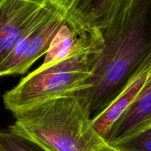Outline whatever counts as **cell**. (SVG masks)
<instances>
[{
    "mask_svg": "<svg viewBox=\"0 0 151 151\" xmlns=\"http://www.w3.org/2000/svg\"><path fill=\"white\" fill-rule=\"evenodd\" d=\"M103 47L89 80L85 98L91 117L119 94L151 52V0H131L101 31Z\"/></svg>",
    "mask_w": 151,
    "mask_h": 151,
    "instance_id": "1",
    "label": "cell"
},
{
    "mask_svg": "<svg viewBox=\"0 0 151 151\" xmlns=\"http://www.w3.org/2000/svg\"><path fill=\"white\" fill-rule=\"evenodd\" d=\"M9 131L44 151H98L103 138L91 126L89 107L79 93L61 96L13 114Z\"/></svg>",
    "mask_w": 151,
    "mask_h": 151,
    "instance_id": "2",
    "label": "cell"
},
{
    "mask_svg": "<svg viewBox=\"0 0 151 151\" xmlns=\"http://www.w3.org/2000/svg\"><path fill=\"white\" fill-rule=\"evenodd\" d=\"M103 47L101 31L88 32L67 58L44 69L37 68L5 92V108L13 114L46 101L88 90Z\"/></svg>",
    "mask_w": 151,
    "mask_h": 151,
    "instance_id": "3",
    "label": "cell"
},
{
    "mask_svg": "<svg viewBox=\"0 0 151 151\" xmlns=\"http://www.w3.org/2000/svg\"><path fill=\"white\" fill-rule=\"evenodd\" d=\"M130 0H49L66 18V23L79 35L102 31L119 9Z\"/></svg>",
    "mask_w": 151,
    "mask_h": 151,
    "instance_id": "4",
    "label": "cell"
},
{
    "mask_svg": "<svg viewBox=\"0 0 151 151\" xmlns=\"http://www.w3.org/2000/svg\"><path fill=\"white\" fill-rule=\"evenodd\" d=\"M150 73L151 52L142 62L115 99L91 118V126L104 140L107 139L115 123L142 91Z\"/></svg>",
    "mask_w": 151,
    "mask_h": 151,
    "instance_id": "5",
    "label": "cell"
},
{
    "mask_svg": "<svg viewBox=\"0 0 151 151\" xmlns=\"http://www.w3.org/2000/svg\"><path fill=\"white\" fill-rule=\"evenodd\" d=\"M43 6L27 0L0 1V64Z\"/></svg>",
    "mask_w": 151,
    "mask_h": 151,
    "instance_id": "6",
    "label": "cell"
},
{
    "mask_svg": "<svg viewBox=\"0 0 151 151\" xmlns=\"http://www.w3.org/2000/svg\"><path fill=\"white\" fill-rule=\"evenodd\" d=\"M151 123V73L147 83L111 130L106 142L114 146L142 130Z\"/></svg>",
    "mask_w": 151,
    "mask_h": 151,
    "instance_id": "7",
    "label": "cell"
},
{
    "mask_svg": "<svg viewBox=\"0 0 151 151\" xmlns=\"http://www.w3.org/2000/svg\"><path fill=\"white\" fill-rule=\"evenodd\" d=\"M66 22L64 15L55 7L51 16L32 36L16 70V75H23L27 72L31 66L47 53L52 40Z\"/></svg>",
    "mask_w": 151,
    "mask_h": 151,
    "instance_id": "8",
    "label": "cell"
},
{
    "mask_svg": "<svg viewBox=\"0 0 151 151\" xmlns=\"http://www.w3.org/2000/svg\"><path fill=\"white\" fill-rule=\"evenodd\" d=\"M54 5L47 3L28 25L7 57L0 64V77L16 75V70L26 52L29 41L35 31L44 23L54 11Z\"/></svg>",
    "mask_w": 151,
    "mask_h": 151,
    "instance_id": "9",
    "label": "cell"
},
{
    "mask_svg": "<svg viewBox=\"0 0 151 151\" xmlns=\"http://www.w3.org/2000/svg\"><path fill=\"white\" fill-rule=\"evenodd\" d=\"M88 32L79 35L67 23L62 25L50 44L44 60L38 69L42 70L67 58Z\"/></svg>",
    "mask_w": 151,
    "mask_h": 151,
    "instance_id": "10",
    "label": "cell"
},
{
    "mask_svg": "<svg viewBox=\"0 0 151 151\" xmlns=\"http://www.w3.org/2000/svg\"><path fill=\"white\" fill-rule=\"evenodd\" d=\"M0 151H44L35 144L7 130H0Z\"/></svg>",
    "mask_w": 151,
    "mask_h": 151,
    "instance_id": "11",
    "label": "cell"
},
{
    "mask_svg": "<svg viewBox=\"0 0 151 151\" xmlns=\"http://www.w3.org/2000/svg\"><path fill=\"white\" fill-rule=\"evenodd\" d=\"M114 147L125 151H151V127Z\"/></svg>",
    "mask_w": 151,
    "mask_h": 151,
    "instance_id": "12",
    "label": "cell"
},
{
    "mask_svg": "<svg viewBox=\"0 0 151 151\" xmlns=\"http://www.w3.org/2000/svg\"><path fill=\"white\" fill-rule=\"evenodd\" d=\"M98 151H125L116 147L109 144L103 139H101L98 146Z\"/></svg>",
    "mask_w": 151,
    "mask_h": 151,
    "instance_id": "13",
    "label": "cell"
},
{
    "mask_svg": "<svg viewBox=\"0 0 151 151\" xmlns=\"http://www.w3.org/2000/svg\"><path fill=\"white\" fill-rule=\"evenodd\" d=\"M27 1H32V2L34 3H37V4H41V5H45L48 2L49 0H27Z\"/></svg>",
    "mask_w": 151,
    "mask_h": 151,
    "instance_id": "14",
    "label": "cell"
},
{
    "mask_svg": "<svg viewBox=\"0 0 151 151\" xmlns=\"http://www.w3.org/2000/svg\"><path fill=\"white\" fill-rule=\"evenodd\" d=\"M151 127V123H150V126H149V127Z\"/></svg>",
    "mask_w": 151,
    "mask_h": 151,
    "instance_id": "15",
    "label": "cell"
},
{
    "mask_svg": "<svg viewBox=\"0 0 151 151\" xmlns=\"http://www.w3.org/2000/svg\"><path fill=\"white\" fill-rule=\"evenodd\" d=\"M0 1H1V0H0Z\"/></svg>",
    "mask_w": 151,
    "mask_h": 151,
    "instance_id": "16",
    "label": "cell"
}]
</instances>
